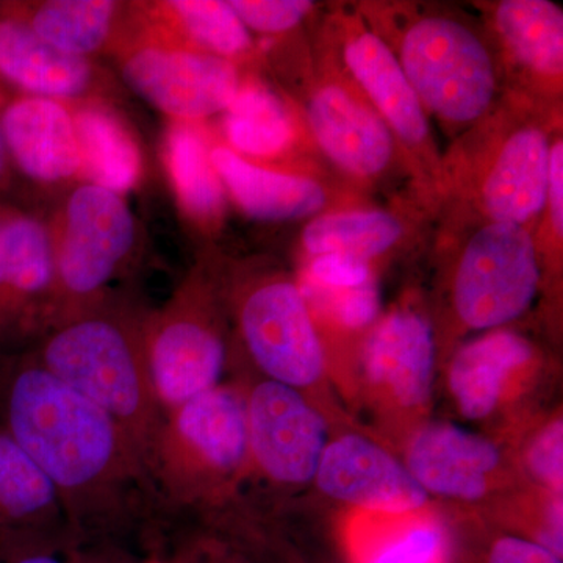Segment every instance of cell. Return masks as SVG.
Returning a JSON list of instances; mask_svg holds the SVG:
<instances>
[{
  "instance_id": "6da1fadb",
  "label": "cell",
  "mask_w": 563,
  "mask_h": 563,
  "mask_svg": "<svg viewBox=\"0 0 563 563\" xmlns=\"http://www.w3.org/2000/svg\"><path fill=\"white\" fill-rule=\"evenodd\" d=\"M0 426L51 481L76 547L163 553L180 521L146 454L27 352H0Z\"/></svg>"
},
{
  "instance_id": "7a4b0ae2",
  "label": "cell",
  "mask_w": 563,
  "mask_h": 563,
  "mask_svg": "<svg viewBox=\"0 0 563 563\" xmlns=\"http://www.w3.org/2000/svg\"><path fill=\"white\" fill-rule=\"evenodd\" d=\"M144 321L102 298L55 322L31 354L122 426L151 465L166 415L151 380Z\"/></svg>"
},
{
  "instance_id": "3957f363",
  "label": "cell",
  "mask_w": 563,
  "mask_h": 563,
  "mask_svg": "<svg viewBox=\"0 0 563 563\" xmlns=\"http://www.w3.org/2000/svg\"><path fill=\"white\" fill-rule=\"evenodd\" d=\"M247 462L246 393L222 384L166 412L151 455L155 481L180 520L181 510L210 503Z\"/></svg>"
},
{
  "instance_id": "277c9868",
  "label": "cell",
  "mask_w": 563,
  "mask_h": 563,
  "mask_svg": "<svg viewBox=\"0 0 563 563\" xmlns=\"http://www.w3.org/2000/svg\"><path fill=\"white\" fill-rule=\"evenodd\" d=\"M398 60L426 113L446 124H473L495 101L498 77L490 52L453 18L415 21L404 33Z\"/></svg>"
},
{
  "instance_id": "5b68a950",
  "label": "cell",
  "mask_w": 563,
  "mask_h": 563,
  "mask_svg": "<svg viewBox=\"0 0 563 563\" xmlns=\"http://www.w3.org/2000/svg\"><path fill=\"white\" fill-rule=\"evenodd\" d=\"M133 243L135 220L121 195L95 184L73 191L54 244L57 321L101 301Z\"/></svg>"
},
{
  "instance_id": "8992f818",
  "label": "cell",
  "mask_w": 563,
  "mask_h": 563,
  "mask_svg": "<svg viewBox=\"0 0 563 563\" xmlns=\"http://www.w3.org/2000/svg\"><path fill=\"white\" fill-rule=\"evenodd\" d=\"M539 279L531 233L523 225L487 222L466 243L459 261L455 312L468 328H499L531 306Z\"/></svg>"
},
{
  "instance_id": "52a82bcc",
  "label": "cell",
  "mask_w": 563,
  "mask_h": 563,
  "mask_svg": "<svg viewBox=\"0 0 563 563\" xmlns=\"http://www.w3.org/2000/svg\"><path fill=\"white\" fill-rule=\"evenodd\" d=\"M203 309L201 291L188 284L144 321L147 366L165 415L220 384L225 344Z\"/></svg>"
},
{
  "instance_id": "ba28073f",
  "label": "cell",
  "mask_w": 563,
  "mask_h": 563,
  "mask_svg": "<svg viewBox=\"0 0 563 563\" xmlns=\"http://www.w3.org/2000/svg\"><path fill=\"white\" fill-rule=\"evenodd\" d=\"M55 321L54 240L36 218L0 207V346L41 339Z\"/></svg>"
},
{
  "instance_id": "9c48e42d",
  "label": "cell",
  "mask_w": 563,
  "mask_h": 563,
  "mask_svg": "<svg viewBox=\"0 0 563 563\" xmlns=\"http://www.w3.org/2000/svg\"><path fill=\"white\" fill-rule=\"evenodd\" d=\"M240 331L268 380L306 388L320 379L324 354L302 291L288 280L263 282L240 303Z\"/></svg>"
},
{
  "instance_id": "30bf717a",
  "label": "cell",
  "mask_w": 563,
  "mask_h": 563,
  "mask_svg": "<svg viewBox=\"0 0 563 563\" xmlns=\"http://www.w3.org/2000/svg\"><path fill=\"white\" fill-rule=\"evenodd\" d=\"M132 91L180 122L203 120L225 111L240 90L231 60L173 47H141L122 65Z\"/></svg>"
},
{
  "instance_id": "8fae6325",
  "label": "cell",
  "mask_w": 563,
  "mask_h": 563,
  "mask_svg": "<svg viewBox=\"0 0 563 563\" xmlns=\"http://www.w3.org/2000/svg\"><path fill=\"white\" fill-rule=\"evenodd\" d=\"M250 461L277 484L312 481L328 446L321 415L296 388L263 380L246 393Z\"/></svg>"
},
{
  "instance_id": "7c38bea8",
  "label": "cell",
  "mask_w": 563,
  "mask_h": 563,
  "mask_svg": "<svg viewBox=\"0 0 563 563\" xmlns=\"http://www.w3.org/2000/svg\"><path fill=\"white\" fill-rule=\"evenodd\" d=\"M314 479L325 495L380 512H409L428 503V492L407 466L357 435L340 437L325 446Z\"/></svg>"
},
{
  "instance_id": "4fadbf2b",
  "label": "cell",
  "mask_w": 563,
  "mask_h": 563,
  "mask_svg": "<svg viewBox=\"0 0 563 563\" xmlns=\"http://www.w3.org/2000/svg\"><path fill=\"white\" fill-rule=\"evenodd\" d=\"M7 157L29 179L58 184L81 173L79 136L65 103L18 96L0 110Z\"/></svg>"
},
{
  "instance_id": "5bb4252c",
  "label": "cell",
  "mask_w": 563,
  "mask_h": 563,
  "mask_svg": "<svg viewBox=\"0 0 563 563\" xmlns=\"http://www.w3.org/2000/svg\"><path fill=\"white\" fill-rule=\"evenodd\" d=\"M550 141L537 125H521L504 139L487 163L477 201L490 222L523 225L547 206Z\"/></svg>"
},
{
  "instance_id": "9a60e30c",
  "label": "cell",
  "mask_w": 563,
  "mask_h": 563,
  "mask_svg": "<svg viewBox=\"0 0 563 563\" xmlns=\"http://www.w3.org/2000/svg\"><path fill=\"white\" fill-rule=\"evenodd\" d=\"M307 118L324 154L344 172L379 176L390 165L395 140L372 107L339 85H325L307 106Z\"/></svg>"
},
{
  "instance_id": "2e32d148",
  "label": "cell",
  "mask_w": 563,
  "mask_h": 563,
  "mask_svg": "<svg viewBox=\"0 0 563 563\" xmlns=\"http://www.w3.org/2000/svg\"><path fill=\"white\" fill-rule=\"evenodd\" d=\"M498 463L495 444L453 424L422 429L407 453V470L426 492L466 501L483 498Z\"/></svg>"
},
{
  "instance_id": "e0dca14e",
  "label": "cell",
  "mask_w": 563,
  "mask_h": 563,
  "mask_svg": "<svg viewBox=\"0 0 563 563\" xmlns=\"http://www.w3.org/2000/svg\"><path fill=\"white\" fill-rule=\"evenodd\" d=\"M366 374L406 407L431 398L435 343L431 324L418 313H391L369 335L363 351Z\"/></svg>"
},
{
  "instance_id": "ac0fdd59",
  "label": "cell",
  "mask_w": 563,
  "mask_h": 563,
  "mask_svg": "<svg viewBox=\"0 0 563 563\" xmlns=\"http://www.w3.org/2000/svg\"><path fill=\"white\" fill-rule=\"evenodd\" d=\"M344 62L388 129L406 146L424 150L431 136L428 113L387 43L373 32L352 33Z\"/></svg>"
},
{
  "instance_id": "d6986e66",
  "label": "cell",
  "mask_w": 563,
  "mask_h": 563,
  "mask_svg": "<svg viewBox=\"0 0 563 563\" xmlns=\"http://www.w3.org/2000/svg\"><path fill=\"white\" fill-rule=\"evenodd\" d=\"M0 77L25 96L76 99L90 91L95 69L88 58L66 54L18 16L0 18Z\"/></svg>"
},
{
  "instance_id": "ffe728a7",
  "label": "cell",
  "mask_w": 563,
  "mask_h": 563,
  "mask_svg": "<svg viewBox=\"0 0 563 563\" xmlns=\"http://www.w3.org/2000/svg\"><path fill=\"white\" fill-rule=\"evenodd\" d=\"M210 158L224 190L255 220H299L318 213L325 203L317 181L252 165L228 147H214Z\"/></svg>"
},
{
  "instance_id": "44dd1931",
  "label": "cell",
  "mask_w": 563,
  "mask_h": 563,
  "mask_svg": "<svg viewBox=\"0 0 563 563\" xmlns=\"http://www.w3.org/2000/svg\"><path fill=\"white\" fill-rule=\"evenodd\" d=\"M11 533H51L73 540L51 481L0 426V537Z\"/></svg>"
},
{
  "instance_id": "7402d4cb",
  "label": "cell",
  "mask_w": 563,
  "mask_h": 563,
  "mask_svg": "<svg viewBox=\"0 0 563 563\" xmlns=\"http://www.w3.org/2000/svg\"><path fill=\"white\" fill-rule=\"evenodd\" d=\"M531 358V344L512 332L488 333L463 346L450 372L451 391L463 417L487 418L501 399L507 377Z\"/></svg>"
},
{
  "instance_id": "603a6c76",
  "label": "cell",
  "mask_w": 563,
  "mask_h": 563,
  "mask_svg": "<svg viewBox=\"0 0 563 563\" xmlns=\"http://www.w3.org/2000/svg\"><path fill=\"white\" fill-rule=\"evenodd\" d=\"M81 173L90 184L124 195L139 184L141 151L124 122L106 107H81L74 113Z\"/></svg>"
},
{
  "instance_id": "cb8c5ba5",
  "label": "cell",
  "mask_w": 563,
  "mask_h": 563,
  "mask_svg": "<svg viewBox=\"0 0 563 563\" xmlns=\"http://www.w3.org/2000/svg\"><path fill=\"white\" fill-rule=\"evenodd\" d=\"M495 25L504 46L525 69L542 79H561V7L548 0H504L496 5Z\"/></svg>"
},
{
  "instance_id": "d4e9b609",
  "label": "cell",
  "mask_w": 563,
  "mask_h": 563,
  "mask_svg": "<svg viewBox=\"0 0 563 563\" xmlns=\"http://www.w3.org/2000/svg\"><path fill=\"white\" fill-rule=\"evenodd\" d=\"M165 157L184 210L192 220L217 221L224 211L225 190L202 136L187 122H176L166 136Z\"/></svg>"
},
{
  "instance_id": "484cf974",
  "label": "cell",
  "mask_w": 563,
  "mask_h": 563,
  "mask_svg": "<svg viewBox=\"0 0 563 563\" xmlns=\"http://www.w3.org/2000/svg\"><path fill=\"white\" fill-rule=\"evenodd\" d=\"M402 233L401 221L387 211H346L310 221L302 244L317 257L339 254L368 262L391 250Z\"/></svg>"
},
{
  "instance_id": "4316f807",
  "label": "cell",
  "mask_w": 563,
  "mask_h": 563,
  "mask_svg": "<svg viewBox=\"0 0 563 563\" xmlns=\"http://www.w3.org/2000/svg\"><path fill=\"white\" fill-rule=\"evenodd\" d=\"M117 10L109 0H52L20 20L57 49L87 58L109 40Z\"/></svg>"
},
{
  "instance_id": "83f0119b",
  "label": "cell",
  "mask_w": 563,
  "mask_h": 563,
  "mask_svg": "<svg viewBox=\"0 0 563 563\" xmlns=\"http://www.w3.org/2000/svg\"><path fill=\"white\" fill-rule=\"evenodd\" d=\"M224 113L225 139L239 155L273 157L291 143L288 111L266 88H240Z\"/></svg>"
},
{
  "instance_id": "f1b7e54d",
  "label": "cell",
  "mask_w": 563,
  "mask_h": 563,
  "mask_svg": "<svg viewBox=\"0 0 563 563\" xmlns=\"http://www.w3.org/2000/svg\"><path fill=\"white\" fill-rule=\"evenodd\" d=\"M181 31L207 54L229 60L251 49V35L231 3L220 0H174L166 3Z\"/></svg>"
},
{
  "instance_id": "f546056e",
  "label": "cell",
  "mask_w": 563,
  "mask_h": 563,
  "mask_svg": "<svg viewBox=\"0 0 563 563\" xmlns=\"http://www.w3.org/2000/svg\"><path fill=\"white\" fill-rule=\"evenodd\" d=\"M446 536L439 526L422 525L390 540L363 563H446Z\"/></svg>"
},
{
  "instance_id": "4dcf8cb0",
  "label": "cell",
  "mask_w": 563,
  "mask_h": 563,
  "mask_svg": "<svg viewBox=\"0 0 563 563\" xmlns=\"http://www.w3.org/2000/svg\"><path fill=\"white\" fill-rule=\"evenodd\" d=\"M229 3L247 31L261 33L291 31L313 7L306 0H231Z\"/></svg>"
},
{
  "instance_id": "1f68e13d",
  "label": "cell",
  "mask_w": 563,
  "mask_h": 563,
  "mask_svg": "<svg viewBox=\"0 0 563 563\" xmlns=\"http://www.w3.org/2000/svg\"><path fill=\"white\" fill-rule=\"evenodd\" d=\"M76 544L51 533H11L0 537V563H74Z\"/></svg>"
},
{
  "instance_id": "d6a6232c",
  "label": "cell",
  "mask_w": 563,
  "mask_h": 563,
  "mask_svg": "<svg viewBox=\"0 0 563 563\" xmlns=\"http://www.w3.org/2000/svg\"><path fill=\"white\" fill-rule=\"evenodd\" d=\"M529 468L537 479L561 493L563 483V422L555 420L539 433L529 451Z\"/></svg>"
},
{
  "instance_id": "836d02e7",
  "label": "cell",
  "mask_w": 563,
  "mask_h": 563,
  "mask_svg": "<svg viewBox=\"0 0 563 563\" xmlns=\"http://www.w3.org/2000/svg\"><path fill=\"white\" fill-rule=\"evenodd\" d=\"M314 284L332 290H351L372 280L368 262L350 255H320L310 265Z\"/></svg>"
},
{
  "instance_id": "e575fe53",
  "label": "cell",
  "mask_w": 563,
  "mask_h": 563,
  "mask_svg": "<svg viewBox=\"0 0 563 563\" xmlns=\"http://www.w3.org/2000/svg\"><path fill=\"white\" fill-rule=\"evenodd\" d=\"M333 302L336 317L351 329H361L372 324L380 310V295L376 284L369 280L362 287L335 291Z\"/></svg>"
},
{
  "instance_id": "d590c367",
  "label": "cell",
  "mask_w": 563,
  "mask_h": 563,
  "mask_svg": "<svg viewBox=\"0 0 563 563\" xmlns=\"http://www.w3.org/2000/svg\"><path fill=\"white\" fill-rule=\"evenodd\" d=\"M487 563H562V558L531 540L503 537L492 544Z\"/></svg>"
},
{
  "instance_id": "8d00e7d4",
  "label": "cell",
  "mask_w": 563,
  "mask_h": 563,
  "mask_svg": "<svg viewBox=\"0 0 563 563\" xmlns=\"http://www.w3.org/2000/svg\"><path fill=\"white\" fill-rule=\"evenodd\" d=\"M74 563H163V553L144 554L113 544H95L76 547Z\"/></svg>"
},
{
  "instance_id": "74e56055",
  "label": "cell",
  "mask_w": 563,
  "mask_h": 563,
  "mask_svg": "<svg viewBox=\"0 0 563 563\" xmlns=\"http://www.w3.org/2000/svg\"><path fill=\"white\" fill-rule=\"evenodd\" d=\"M547 202L550 203L551 221L559 239L563 233V146L555 141L550 151V168H548Z\"/></svg>"
},
{
  "instance_id": "f35d334b",
  "label": "cell",
  "mask_w": 563,
  "mask_h": 563,
  "mask_svg": "<svg viewBox=\"0 0 563 563\" xmlns=\"http://www.w3.org/2000/svg\"><path fill=\"white\" fill-rule=\"evenodd\" d=\"M163 563H224L220 554L214 550L213 544L206 540L187 539L181 540L180 536L169 544L168 550L163 553ZM232 563V562H231Z\"/></svg>"
},
{
  "instance_id": "ab89813d",
  "label": "cell",
  "mask_w": 563,
  "mask_h": 563,
  "mask_svg": "<svg viewBox=\"0 0 563 563\" xmlns=\"http://www.w3.org/2000/svg\"><path fill=\"white\" fill-rule=\"evenodd\" d=\"M7 163H9V157H7L5 146H3L2 132H0V181H2L3 176H5Z\"/></svg>"
}]
</instances>
